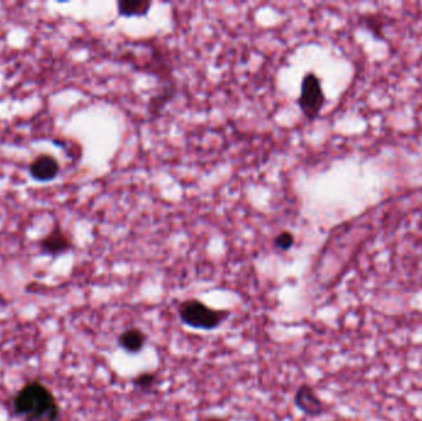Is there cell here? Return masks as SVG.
Returning a JSON list of instances; mask_svg holds the SVG:
<instances>
[{
	"label": "cell",
	"mask_w": 422,
	"mask_h": 421,
	"mask_svg": "<svg viewBox=\"0 0 422 421\" xmlns=\"http://www.w3.org/2000/svg\"><path fill=\"white\" fill-rule=\"evenodd\" d=\"M11 411L25 421H58L57 399L41 380H30L11 398Z\"/></svg>",
	"instance_id": "cell-1"
},
{
	"label": "cell",
	"mask_w": 422,
	"mask_h": 421,
	"mask_svg": "<svg viewBox=\"0 0 422 421\" xmlns=\"http://www.w3.org/2000/svg\"><path fill=\"white\" fill-rule=\"evenodd\" d=\"M179 315L183 323L187 324L190 328L213 330L229 317V312L215 310L206 304L193 299L183 303L179 309Z\"/></svg>",
	"instance_id": "cell-2"
},
{
	"label": "cell",
	"mask_w": 422,
	"mask_h": 421,
	"mask_svg": "<svg viewBox=\"0 0 422 421\" xmlns=\"http://www.w3.org/2000/svg\"><path fill=\"white\" fill-rule=\"evenodd\" d=\"M297 104L307 119L315 120L321 113L325 104V93L321 81L315 73L309 72L304 76Z\"/></svg>",
	"instance_id": "cell-3"
},
{
	"label": "cell",
	"mask_w": 422,
	"mask_h": 421,
	"mask_svg": "<svg viewBox=\"0 0 422 421\" xmlns=\"http://www.w3.org/2000/svg\"><path fill=\"white\" fill-rule=\"evenodd\" d=\"M72 249H73V241L61 228L59 223H56L51 231L38 241V250L41 252V255L50 256V257L64 255Z\"/></svg>",
	"instance_id": "cell-4"
},
{
	"label": "cell",
	"mask_w": 422,
	"mask_h": 421,
	"mask_svg": "<svg viewBox=\"0 0 422 421\" xmlns=\"http://www.w3.org/2000/svg\"><path fill=\"white\" fill-rule=\"evenodd\" d=\"M59 171V162L48 153H42L35 157L29 166V173L32 179L41 183L51 182L57 177Z\"/></svg>",
	"instance_id": "cell-5"
},
{
	"label": "cell",
	"mask_w": 422,
	"mask_h": 421,
	"mask_svg": "<svg viewBox=\"0 0 422 421\" xmlns=\"http://www.w3.org/2000/svg\"><path fill=\"white\" fill-rule=\"evenodd\" d=\"M294 401L295 406L307 415L318 416L323 414V401H320V398L314 392L313 388L309 385H302L297 389Z\"/></svg>",
	"instance_id": "cell-6"
},
{
	"label": "cell",
	"mask_w": 422,
	"mask_h": 421,
	"mask_svg": "<svg viewBox=\"0 0 422 421\" xmlns=\"http://www.w3.org/2000/svg\"><path fill=\"white\" fill-rule=\"evenodd\" d=\"M146 343V335L140 329H127L119 336V345L126 352L137 354Z\"/></svg>",
	"instance_id": "cell-7"
},
{
	"label": "cell",
	"mask_w": 422,
	"mask_h": 421,
	"mask_svg": "<svg viewBox=\"0 0 422 421\" xmlns=\"http://www.w3.org/2000/svg\"><path fill=\"white\" fill-rule=\"evenodd\" d=\"M152 3L148 0H120L118 1V11L121 16H143L151 9Z\"/></svg>",
	"instance_id": "cell-8"
},
{
	"label": "cell",
	"mask_w": 422,
	"mask_h": 421,
	"mask_svg": "<svg viewBox=\"0 0 422 421\" xmlns=\"http://www.w3.org/2000/svg\"><path fill=\"white\" fill-rule=\"evenodd\" d=\"M157 382H158L157 375L155 373H150V372L141 373V375L136 377L135 380H132V383H134L136 388L141 390L152 389Z\"/></svg>",
	"instance_id": "cell-9"
},
{
	"label": "cell",
	"mask_w": 422,
	"mask_h": 421,
	"mask_svg": "<svg viewBox=\"0 0 422 421\" xmlns=\"http://www.w3.org/2000/svg\"><path fill=\"white\" fill-rule=\"evenodd\" d=\"M294 235L290 231H283L281 234L276 235L274 239V244L276 249L281 251H288L292 249L294 244Z\"/></svg>",
	"instance_id": "cell-10"
},
{
	"label": "cell",
	"mask_w": 422,
	"mask_h": 421,
	"mask_svg": "<svg viewBox=\"0 0 422 421\" xmlns=\"http://www.w3.org/2000/svg\"><path fill=\"white\" fill-rule=\"evenodd\" d=\"M6 304H8V301H6L4 296L0 293V308L6 307Z\"/></svg>",
	"instance_id": "cell-11"
},
{
	"label": "cell",
	"mask_w": 422,
	"mask_h": 421,
	"mask_svg": "<svg viewBox=\"0 0 422 421\" xmlns=\"http://www.w3.org/2000/svg\"><path fill=\"white\" fill-rule=\"evenodd\" d=\"M206 421H225L224 419H219V417H213V419H208Z\"/></svg>",
	"instance_id": "cell-12"
}]
</instances>
